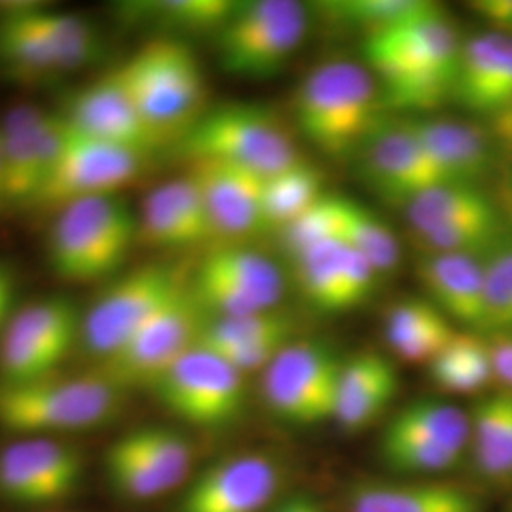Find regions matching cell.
Here are the masks:
<instances>
[{"label": "cell", "mask_w": 512, "mask_h": 512, "mask_svg": "<svg viewBox=\"0 0 512 512\" xmlns=\"http://www.w3.org/2000/svg\"><path fill=\"white\" fill-rule=\"evenodd\" d=\"M463 38L444 10L365 38L366 67L385 109L429 112L452 99Z\"/></svg>", "instance_id": "6da1fadb"}, {"label": "cell", "mask_w": 512, "mask_h": 512, "mask_svg": "<svg viewBox=\"0 0 512 512\" xmlns=\"http://www.w3.org/2000/svg\"><path fill=\"white\" fill-rule=\"evenodd\" d=\"M385 105L366 65L329 61L315 67L294 97V120L311 145L332 158L357 156L384 122Z\"/></svg>", "instance_id": "7a4b0ae2"}, {"label": "cell", "mask_w": 512, "mask_h": 512, "mask_svg": "<svg viewBox=\"0 0 512 512\" xmlns=\"http://www.w3.org/2000/svg\"><path fill=\"white\" fill-rule=\"evenodd\" d=\"M112 73L162 147L179 143L207 110L200 61L179 38L148 40Z\"/></svg>", "instance_id": "3957f363"}, {"label": "cell", "mask_w": 512, "mask_h": 512, "mask_svg": "<svg viewBox=\"0 0 512 512\" xmlns=\"http://www.w3.org/2000/svg\"><path fill=\"white\" fill-rule=\"evenodd\" d=\"M124 391L99 372L0 382V427L21 437H52L107 425L122 408Z\"/></svg>", "instance_id": "277c9868"}, {"label": "cell", "mask_w": 512, "mask_h": 512, "mask_svg": "<svg viewBox=\"0 0 512 512\" xmlns=\"http://www.w3.org/2000/svg\"><path fill=\"white\" fill-rule=\"evenodd\" d=\"M139 241V215L122 196L69 203L55 211L48 234L52 270L71 283L105 279Z\"/></svg>", "instance_id": "5b68a950"}, {"label": "cell", "mask_w": 512, "mask_h": 512, "mask_svg": "<svg viewBox=\"0 0 512 512\" xmlns=\"http://www.w3.org/2000/svg\"><path fill=\"white\" fill-rule=\"evenodd\" d=\"M190 162H217L262 179L304 160L291 133L270 110L253 105L207 109L177 143Z\"/></svg>", "instance_id": "8992f818"}, {"label": "cell", "mask_w": 512, "mask_h": 512, "mask_svg": "<svg viewBox=\"0 0 512 512\" xmlns=\"http://www.w3.org/2000/svg\"><path fill=\"white\" fill-rule=\"evenodd\" d=\"M310 8L296 0H251L215 35L220 67L241 78H268L296 54L310 29Z\"/></svg>", "instance_id": "52a82bcc"}, {"label": "cell", "mask_w": 512, "mask_h": 512, "mask_svg": "<svg viewBox=\"0 0 512 512\" xmlns=\"http://www.w3.org/2000/svg\"><path fill=\"white\" fill-rule=\"evenodd\" d=\"M188 281L183 268L158 262L120 275L84 311L80 349L95 365L107 361Z\"/></svg>", "instance_id": "ba28073f"}, {"label": "cell", "mask_w": 512, "mask_h": 512, "mask_svg": "<svg viewBox=\"0 0 512 512\" xmlns=\"http://www.w3.org/2000/svg\"><path fill=\"white\" fill-rule=\"evenodd\" d=\"M82 315L61 294L18 306L0 336V382L21 384L59 372L80 348Z\"/></svg>", "instance_id": "9c48e42d"}, {"label": "cell", "mask_w": 512, "mask_h": 512, "mask_svg": "<svg viewBox=\"0 0 512 512\" xmlns=\"http://www.w3.org/2000/svg\"><path fill=\"white\" fill-rule=\"evenodd\" d=\"M205 321L207 313L188 281L181 293L175 294L122 348L93 370L124 393L135 387L150 389L169 366L198 346Z\"/></svg>", "instance_id": "30bf717a"}, {"label": "cell", "mask_w": 512, "mask_h": 512, "mask_svg": "<svg viewBox=\"0 0 512 512\" xmlns=\"http://www.w3.org/2000/svg\"><path fill=\"white\" fill-rule=\"evenodd\" d=\"M344 359L323 342L293 340L262 372V395L275 418L298 427L334 420Z\"/></svg>", "instance_id": "8fae6325"}, {"label": "cell", "mask_w": 512, "mask_h": 512, "mask_svg": "<svg viewBox=\"0 0 512 512\" xmlns=\"http://www.w3.org/2000/svg\"><path fill=\"white\" fill-rule=\"evenodd\" d=\"M165 408L200 429H220L245 408V376L217 353L196 346L150 385Z\"/></svg>", "instance_id": "7c38bea8"}, {"label": "cell", "mask_w": 512, "mask_h": 512, "mask_svg": "<svg viewBox=\"0 0 512 512\" xmlns=\"http://www.w3.org/2000/svg\"><path fill=\"white\" fill-rule=\"evenodd\" d=\"M148 158L145 152L95 139L67 124L65 143L35 207L55 213L69 203L120 196L143 175Z\"/></svg>", "instance_id": "4fadbf2b"}, {"label": "cell", "mask_w": 512, "mask_h": 512, "mask_svg": "<svg viewBox=\"0 0 512 512\" xmlns=\"http://www.w3.org/2000/svg\"><path fill=\"white\" fill-rule=\"evenodd\" d=\"M59 112L21 103L0 120L2 207H35L65 143Z\"/></svg>", "instance_id": "5bb4252c"}, {"label": "cell", "mask_w": 512, "mask_h": 512, "mask_svg": "<svg viewBox=\"0 0 512 512\" xmlns=\"http://www.w3.org/2000/svg\"><path fill=\"white\" fill-rule=\"evenodd\" d=\"M86 458L78 446L54 437H21L0 450V499L25 505H57L80 492Z\"/></svg>", "instance_id": "9a60e30c"}, {"label": "cell", "mask_w": 512, "mask_h": 512, "mask_svg": "<svg viewBox=\"0 0 512 512\" xmlns=\"http://www.w3.org/2000/svg\"><path fill=\"white\" fill-rule=\"evenodd\" d=\"M281 484V465L272 456H228L188 480L171 512H266Z\"/></svg>", "instance_id": "2e32d148"}, {"label": "cell", "mask_w": 512, "mask_h": 512, "mask_svg": "<svg viewBox=\"0 0 512 512\" xmlns=\"http://www.w3.org/2000/svg\"><path fill=\"white\" fill-rule=\"evenodd\" d=\"M355 158L366 184L385 202L406 207L423 192L444 184L408 120H384Z\"/></svg>", "instance_id": "e0dca14e"}, {"label": "cell", "mask_w": 512, "mask_h": 512, "mask_svg": "<svg viewBox=\"0 0 512 512\" xmlns=\"http://www.w3.org/2000/svg\"><path fill=\"white\" fill-rule=\"evenodd\" d=\"M57 112L71 128L95 139L133 148L148 156L162 148L112 71L76 90Z\"/></svg>", "instance_id": "ac0fdd59"}, {"label": "cell", "mask_w": 512, "mask_h": 512, "mask_svg": "<svg viewBox=\"0 0 512 512\" xmlns=\"http://www.w3.org/2000/svg\"><path fill=\"white\" fill-rule=\"evenodd\" d=\"M188 175L202 192L213 241L236 245L239 239L262 234V177L205 160L190 162Z\"/></svg>", "instance_id": "d6986e66"}, {"label": "cell", "mask_w": 512, "mask_h": 512, "mask_svg": "<svg viewBox=\"0 0 512 512\" xmlns=\"http://www.w3.org/2000/svg\"><path fill=\"white\" fill-rule=\"evenodd\" d=\"M294 319L281 310L207 317L198 346L217 353L243 376L264 372L294 340Z\"/></svg>", "instance_id": "ffe728a7"}, {"label": "cell", "mask_w": 512, "mask_h": 512, "mask_svg": "<svg viewBox=\"0 0 512 512\" xmlns=\"http://www.w3.org/2000/svg\"><path fill=\"white\" fill-rule=\"evenodd\" d=\"M452 101L488 122L512 107V37L482 31L465 38Z\"/></svg>", "instance_id": "44dd1931"}, {"label": "cell", "mask_w": 512, "mask_h": 512, "mask_svg": "<svg viewBox=\"0 0 512 512\" xmlns=\"http://www.w3.org/2000/svg\"><path fill=\"white\" fill-rule=\"evenodd\" d=\"M139 239L164 249L213 241L202 192L188 173L154 188L145 198L139 213Z\"/></svg>", "instance_id": "7402d4cb"}, {"label": "cell", "mask_w": 512, "mask_h": 512, "mask_svg": "<svg viewBox=\"0 0 512 512\" xmlns=\"http://www.w3.org/2000/svg\"><path fill=\"white\" fill-rule=\"evenodd\" d=\"M418 275L429 300L450 321L473 330H488L486 260L469 255L425 253Z\"/></svg>", "instance_id": "603a6c76"}, {"label": "cell", "mask_w": 512, "mask_h": 512, "mask_svg": "<svg viewBox=\"0 0 512 512\" xmlns=\"http://www.w3.org/2000/svg\"><path fill=\"white\" fill-rule=\"evenodd\" d=\"M444 184L478 186L494 165L486 131L444 118H406Z\"/></svg>", "instance_id": "cb8c5ba5"}, {"label": "cell", "mask_w": 512, "mask_h": 512, "mask_svg": "<svg viewBox=\"0 0 512 512\" xmlns=\"http://www.w3.org/2000/svg\"><path fill=\"white\" fill-rule=\"evenodd\" d=\"M399 389L393 363L376 351L346 359L338 382L334 420L342 431L359 433L382 418Z\"/></svg>", "instance_id": "d4e9b609"}, {"label": "cell", "mask_w": 512, "mask_h": 512, "mask_svg": "<svg viewBox=\"0 0 512 512\" xmlns=\"http://www.w3.org/2000/svg\"><path fill=\"white\" fill-rule=\"evenodd\" d=\"M349 512H482L473 492L440 482L365 480L348 492Z\"/></svg>", "instance_id": "484cf974"}, {"label": "cell", "mask_w": 512, "mask_h": 512, "mask_svg": "<svg viewBox=\"0 0 512 512\" xmlns=\"http://www.w3.org/2000/svg\"><path fill=\"white\" fill-rule=\"evenodd\" d=\"M404 209L416 238L459 226L505 222L503 211L478 186H435Z\"/></svg>", "instance_id": "4316f807"}, {"label": "cell", "mask_w": 512, "mask_h": 512, "mask_svg": "<svg viewBox=\"0 0 512 512\" xmlns=\"http://www.w3.org/2000/svg\"><path fill=\"white\" fill-rule=\"evenodd\" d=\"M35 2L0 8V65L19 80L46 82L63 76L61 59L29 18Z\"/></svg>", "instance_id": "83f0119b"}, {"label": "cell", "mask_w": 512, "mask_h": 512, "mask_svg": "<svg viewBox=\"0 0 512 512\" xmlns=\"http://www.w3.org/2000/svg\"><path fill=\"white\" fill-rule=\"evenodd\" d=\"M196 272L228 285L260 310L279 308L285 294V279L274 262L239 245L215 247L203 256Z\"/></svg>", "instance_id": "f1b7e54d"}, {"label": "cell", "mask_w": 512, "mask_h": 512, "mask_svg": "<svg viewBox=\"0 0 512 512\" xmlns=\"http://www.w3.org/2000/svg\"><path fill=\"white\" fill-rule=\"evenodd\" d=\"M456 332L452 321L429 298L397 302L385 319L389 348L410 363L429 365Z\"/></svg>", "instance_id": "f546056e"}, {"label": "cell", "mask_w": 512, "mask_h": 512, "mask_svg": "<svg viewBox=\"0 0 512 512\" xmlns=\"http://www.w3.org/2000/svg\"><path fill=\"white\" fill-rule=\"evenodd\" d=\"M469 420L478 473L497 484L512 482V391L482 397Z\"/></svg>", "instance_id": "4dcf8cb0"}, {"label": "cell", "mask_w": 512, "mask_h": 512, "mask_svg": "<svg viewBox=\"0 0 512 512\" xmlns=\"http://www.w3.org/2000/svg\"><path fill=\"white\" fill-rule=\"evenodd\" d=\"M382 440H416L465 452L471 444V420L456 404L418 399L391 418L385 425Z\"/></svg>", "instance_id": "1f68e13d"}, {"label": "cell", "mask_w": 512, "mask_h": 512, "mask_svg": "<svg viewBox=\"0 0 512 512\" xmlns=\"http://www.w3.org/2000/svg\"><path fill=\"white\" fill-rule=\"evenodd\" d=\"M236 8V0H145L122 4V14L129 23L162 29L169 33L167 37L190 33L217 35Z\"/></svg>", "instance_id": "d6a6232c"}, {"label": "cell", "mask_w": 512, "mask_h": 512, "mask_svg": "<svg viewBox=\"0 0 512 512\" xmlns=\"http://www.w3.org/2000/svg\"><path fill=\"white\" fill-rule=\"evenodd\" d=\"M319 10L332 23L368 38L437 16L446 8L433 0H330L321 2Z\"/></svg>", "instance_id": "836d02e7"}, {"label": "cell", "mask_w": 512, "mask_h": 512, "mask_svg": "<svg viewBox=\"0 0 512 512\" xmlns=\"http://www.w3.org/2000/svg\"><path fill=\"white\" fill-rule=\"evenodd\" d=\"M323 196V173L306 160L264 179L262 234H277Z\"/></svg>", "instance_id": "e575fe53"}, {"label": "cell", "mask_w": 512, "mask_h": 512, "mask_svg": "<svg viewBox=\"0 0 512 512\" xmlns=\"http://www.w3.org/2000/svg\"><path fill=\"white\" fill-rule=\"evenodd\" d=\"M348 245L330 239L311 247L293 260L294 277L304 300L321 313H344L342 294L346 277Z\"/></svg>", "instance_id": "d590c367"}, {"label": "cell", "mask_w": 512, "mask_h": 512, "mask_svg": "<svg viewBox=\"0 0 512 512\" xmlns=\"http://www.w3.org/2000/svg\"><path fill=\"white\" fill-rule=\"evenodd\" d=\"M427 366L433 382L454 393H475L495 378L492 346L475 332L458 330Z\"/></svg>", "instance_id": "8d00e7d4"}, {"label": "cell", "mask_w": 512, "mask_h": 512, "mask_svg": "<svg viewBox=\"0 0 512 512\" xmlns=\"http://www.w3.org/2000/svg\"><path fill=\"white\" fill-rule=\"evenodd\" d=\"M29 18L48 38L61 59L65 74L93 63L101 55V37L88 19L33 4Z\"/></svg>", "instance_id": "74e56055"}, {"label": "cell", "mask_w": 512, "mask_h": 512, "mask_svg": "<svg viewBox=\"0 0 512 512\" xmlns=\"http://www.w3.org/2000/svg\"><path fill=\"white\" fill-rule=\"evenodd\" d=\"M340 239L365 256L378 275L391 274L399 266L401 247L395 232L363 203L342 198Z\"/></svg>", "instance_id": "f35d334b"}, {"label": "cell", "mask_w": 512, "mask_h": 512, "mask_svg": "<svg viewBox=\"0 0 512 512\" xmlns=\"http://www.w3.org/2000/svg\"><path fill=\"white\" fill-rule=\"evenodd\" d=\"M118 440L164 476L173 490L186 484L192 475L194 446L175 429L147 425L131 429Z\"/></svg>", "instance_id": "ab89813d"}, {"label": "cell", "mask_w": 512, "mask_h": 512, "mask_svg": "<svg viewBox=\"0 0 512 512\" xmlns=\"http://www.w3.org/2000/svg\"><path fill=\"white\" fill-rule=\"evenodd\" d=\"M342 228V198L325 194L308 211L289 222L283 230L274 234L277 247L291 262L330 239L340 238Z\"/></svg>", "instance_id": "60d3db41"}, {"label": "cell", "mask_w": 512, "mask_h": 512, "mask_svg": "<svg viewBox=\"0 0 512 512\" xmlns=\"http://www.w3.org/2000/svg\"><path fill=\"white\" fill-rule=\"evenodd\" d=\"M385 465L401 475L431 476L456 469L465 452L416 440H380Z\"/></svg>", "instance_id": "b9f144b4"}, {"label": "cell", "mask_w": 512, "mask_h": 512, "mask_svg": "<svg viewBox=\"0 0 512 512\" xmlns=\"http://www.w3.org/2000/svg\"><path fill=\"white\" fill-rule=\"evenodd\" d=\"M488 330L512 336V249L486 260Z\"/></svg>", "instance_id": "7bdbcfd3"}, {"label": "cell", "mask_w": 512, "mask_h": 512, "mask_svg": "<svg viewBox=\"0 0 512 512\" xmlns=\"http://www.w3.org/2000/svg\"><path fill=\"white\" fill-rule=\"evenodd\" d=\"M469 10L490 25V31L512 37V0H473Z\"/></svg>", "instance_id": "ee69618b"}, {"label": "cell", "mask_w": 512, "mask_h": 512, "mask_svg": "<svg viewBox=\"0 0 512 512\" xmlns=\"http://www.w3.org/2000/svg\"><path fill=\"white\" fill-rule=\"evenodd\" d=\"M495 378L512 391V336L492 346Z\"/></svg>", "instance_id": "f6af8a7d"}, {"label": "cell", "mask_w": 512, "mask_h": 512, "mask_svg": "<svg viewBox=\"0 0 512 512\" xmlns=\"http://www.w3.org/2000/svg\"><path fill=\"white\" fill-rule=\"evenodd\" d=\"M18 289L0 294V336L8 327L12 315L18 310Z\"/></svg>", "instance_id": "bcb514c9"}, {"label": "cell", "mask_w": 512, "mask_h": 512, "mask_svg": "<svg viewBox=\"0 0 512 512\" xmlns=\"http://www.w3.org/2000/svg\"><path fill=\"white\" fill-rule=\"evenodd\" d=\"M490 126L499 139H503L505 143H512V107L505 114L492 120Z\"/></svg>", "instance_id": "7dc6e473"}, {"label": "cell", "mask_w": 512, "mask_h": 512, "mask_svg": "<svg viewBox=\"0 0 512 512\" xmlns=\"http://www.w3.org/2000/svg\"><path fill=\"white\" fill-rule=\"evenodd\" d=\"M18 287L19 281L16 270L8 262L0 260V294L16 291Z\"/></svg>", "instance_id": "c3c4849f"}, {"label": "cell", "mask_w": 512, "mask_h": 512, "mask_svg": "<svg viewBox=\"0 0 512 512\" xmlns=\"http://www.w3.org/2000/svg\"><path fill=\"white\" fill-rule=\"evenodd\" d=\"M308 501H310V497L296 495V497H289V499L277 503L274 509H270L268 512H306Z\"/></svg>", "instance_id": "681fc988"}, {"label": "cell", "mask_w": 512, "mask_h": 512, "mask_svg": "<svg viewBox=\"0 0 512 512\" xmlns=\"http://www.w3.org/2000/svg\"><path fill=\"white\" fill-rule=\"evenodd\" d=\"M505 213H507V219H509V224L512 226V181L509 186H507V200H505Z\"/></svg>", "instance_id": "f907efd6"}, {"label": "cell", "mask_w": 512, "mask_h": 512, "mask_svg": "<svg viewBox=\"0 0 512 512\" xmlns=\"http://www.w3.org/2000/svg\"><path fill=\"white\" fill-rule=\"evenodd\" d=\"M306 512H327V511H325V509H323V507H321V505H319V503H315V501H313V499H310V501H308V507H306Z\"/></svg>", "instance_id": "816d5d0a"}, {"label": "cell", "mask_w": 512, "mask_h": 512, "mask_svg": "<svg viewBox=\"0 0 512 512\" xmlns=\"http://www.w3.org/2000/svg\"><path fill=\"white\" fill-rule=\"evenodd\" d=\"M0 207H2V179H0Z\"/></svg>", "instance_id": "f5cc1de1"}]
</instances>
